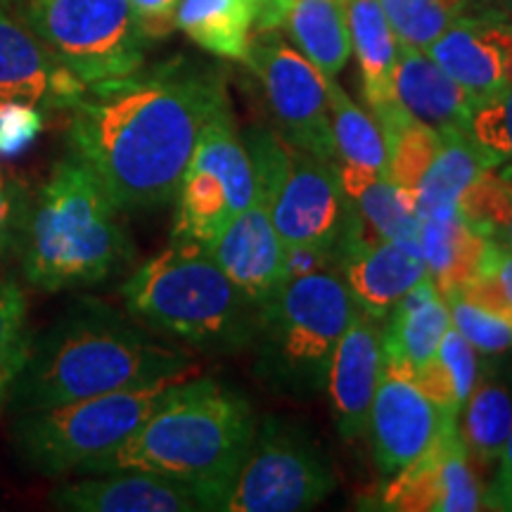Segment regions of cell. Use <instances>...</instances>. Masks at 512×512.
<instances>
[{"mask_svg": "<svg viewBox=\"0 0 512 512\" xmlns=\"http://www.w3.org/2000/svg\"><path fill=\"white\" fill-rule=\"evenodd\" d=\"M335 489L332 467L304 427L283 418L256 425L254 439L221 501L223 512H299Z\"/></svg>", "mask_w": 512, "mask_h": 512, "instance_id": "cell-10", "label": "cell"}, {"mask_svg": "<svg viewBox=\"0 0 512 512\" xmlns=\"http://www.w3.org/2000/svg\"><path fill=\"white\" fill-rule=\"evenodd\" d=\"M145 36L164 38L176 29V10L181 0H128Z\"/></svg>", "mask_w": 512, "mask_h": 512, "instance_id": "cell-40", "label": "cell"}, {"mask_svg": "<svg viewBox=\"0 0 512 512\" xmlns=\"http://www.w3.org/2000/svg\"><path fill=\"white\" fill-rule=\"evenodd\" d=\"M254 432V411L238 389L195 375L174 384L124 444L95 458L83 472L140 470L185 479L200 484L214 510H221Z\"/></svg>", "mask_w": 512, "mask_h": 512, "instance_id": "cell-3", "label": "cell"}, {"mask_svg": "<svg viewBox=\"0 0 512 512\" xmlns=\"http://www.w3.org/2000/svg\"><path fill=\"white\" fill-rule=\"evenodd\" d=\"M512 430V380L505 373L479 375L458 413V434L472 465L498 470Z\"/></svg>", "mask_w": 512, "mask_h": 512, "instance_id": "cell-27", "label": "cell"}, {"mask_svg": "<svg viewBox=\"0 0 512 512\" xmlns=\"http://www.w3.org/2000/svg\"><path fill=\"white\" fill-rule=\"evenodd\" d=\"M384 366L380 320L356 306L349 328L339 337L328 368V389L337 432L356 441L368 432L370 406Z\"/></svg>", "mask_w": 512, "mask_h": 512, "instance_id": "cell-17", "label": "cell"}, {"mask_svg": "<svg viewBox=\"0 0 512 512\" xmlns=\"http://www.w3.org/2000/svg\"><path fill=\"white\" fill-rule=\"evenodd\" d=\"M351 202H354V219L347 230L351 238L394 240L420 249L418 211L387 176L370 183Z\"/></svg>", "mask_w": 512, "mask_h": 512, "instance_id": "cell-30", "label": "cell"}, {"mask_svg": "<svg viewBox=\"0 0 512 512\" xmlns=\"http://www.w3.org/2000/svg\"><path fill=\"white\" fill-rule=\"evenodd\" d=\"M427 53L477 100L512 83V29L494 10L484 15L465 12Z\"/></svg>", "mask_w": 512, "mask_h": 512, "instance_id": "cell-18", "label": "cell"}, {"mask_svg": "<svg viewBox=\"0 0 512 512\" xmlns=\"http://www.w3.org/2000/svg\"><path fill=\"white\" fill-rule=\"evenodd\" d=\"M41 124V110L34 107H0V147L27 143Z\"/></svg>", "mask_w": 512, "mask_h": 512, "instance_id": "cell-41", "label": "cell"}, {"mask_svg": "<svg viewBox=\"0 0 512 512\" xmlns=\"http://www.w3.org/2000/svg\"><path fill=\"white\" fill-rule=\"evenodd\" d=\"M228 110L219 74L174 60L86 86L67 138L119 211H152L174 200L202 131Z\"/></svg>", "mask_w": 512, "mask_h": 512, "instance_id": "cell-1", "label": "cell"}, {"mask_svg": "<svg viewBox=\"0 0 512 512\" xmlns=\"http://www.w3.org/2000/svg\"><path fill=\"white\" fill-rule=\"evenodd\" d=\"M451 325L463 335L472 349L482 356H501L512 349V320L484 309L463 292L446 294Z\"/></svg>", "mask_w": 512, "mask_h": 512, "instance_id": "cell-34", "label": "cell"}, {"mask_svg": "<svg viewBox=\"0 0 512 512\" xmlns=\"http://www.w3.org/2000/svg\"><path fill=\"white\" fill-rule=\"evenodd\" d=\"M256 27L259 31L285 27L294 48L328 79H335L351 57L344 0H264Z\"/></svg>", "mask_w": 512, "mask_h": 512, "instance_id": "cell-23", "label": "cell"}, {"mask_svg": "<svg viewBox=\"0 0 512 512\" xmlns=\"http://www.w3.org/2000/svg\"><path fill=\"white\" fill-rule=\"evenodd\" d=\"M259 195L252 155L238 136L233 112L204 128L178 185V211L171 240L211 247L235 216Z\"/></svg>", "mask_w": 512, "mask_h": 512, "instance_id": "cell-11", "label": "cell"}, {"mask_svg": "<svg viewBox=\"0 0 512 512\" xmlns=\"http://www.w3.org/2000/svg\"><path fill=\"white\" fill-rule=\"evenodd\" d=\"M344 3H347L351 53L356 55L358 72H361L363 98L387 140L403 124L413 121L403 112L394 91L399 38L384 15L380 0H344Z\"/></svg>", "mask_w": 512, "mask_h": 512, "instance_id": "cell-21", "label": "cell"}, {"mask_svg": "<svg viewBox=\"0 0 512 512\" xmlns=\"http://www.w3.org/2000/svg\"><path fill=\"white\" fill-rule=\"evenodd\" d=\"M183 380L188 375L19 413L12 425V446L19 460L38 475L57 477L83 470L124 444L155 413L162 396Z\"/></svg>", "mask_w": 512, "mask_h": 512, "instance_id": "cell-7", "label": "cell"}, {"mask_svg": "<svg viewBox=\"0 0 512 512\" xmlns=\"http://www.w3.org/2000/svg\"><path fill=\"white\" fill-rule=\"evenodd\" d=\"M498 5H501V10H498L496 15L512 29V0H498Z\"/></svg>", "mask_w": 512, "mask_h": 512, "instance_id": "cell-45", "label": "cell"}, {"mask_svg": "<svg viewBox=\"0 0 512 512\" xmlns=\"http://www.w3.org/2000/svg\"><path fill=\"white\" fill-rule=\"evenodd\" d=\"M174 375L200 370L185 351L157 342L112 306L79 299L41 337H31L8 403L17 413L41 411Z\"/></svg>", "mask_w": 512, "mask_h": 512, "instance_id": "cell-2", "label": "cell"}, {"mask_svg": "<svg viewBox=\"0 0 512 512\" xmlns=\"http://www.w3.org/2000/svg\"><path fill=\"white\" fill-rule=\"evenodd\" d=\"M458 418L441 411L415 382L413 370L384 361L368 418L373 458L384 479L415 463Z\"/></svg>", "mask_w": 512, "mask_h": 512, "instance_id": "cell-13", "label": "cell"}, {"mask_svg": "<svg viewBox=\"0 0 512 512\" xmlns=\"http://www.w3.org/2000/svg\"><path fill=\"white\" fill-rule=\"evenodd\" d=\"M209 254L256 306L285 280V245L259 197L223 228Z\"/></svg>", "mask_w": 512, "mask_h": 512, "instance_id": "cell-20", "label": "cell"}, {"mask_svg": "<svg viewBox=\"0 0 512 512\" xmlns=\"http://www.w3.org/2000/svg\"><path fill=\"white\" fill-rule=\"evenodd\" d=\"M259 5V0H181L176 29L207 53L245 60Z\"/></svg>", "mask_w": 512, "mask_h": 512, "instance_id": "cell-28", "label": "cell"}, {"mask_svg": "<svg viewBox=\"0 0 512 512\" xmlns=\"http://www.w3.org/2000/svg\"><path fill=\"white\" fill-rule=\"evenodd\" d=\"M437 356L441 358V363H444L448 373H451L460 399V408H463L479 377L477 351L472 349V344L451 325V330H448L444 339H441Z\"/></svg>", "mask_w": 512, "mask_h": 512, "instance_id": "cell-37", "label": "cell"}, {"mask_svg": "<svg viewBox=\"0 0 512 512\" xmlns=\"http://www.w3.org/2000/svg\"><path fill=\"white\" fill-rule=\"evenodd\" d=\"M387 318L389 325L382 332L384 361L401 363L411 370L430 361L451 330V311L432 278H425L403 294Z\"/></svg>", "mask_w": 512, "mask_h": 512, "instance_id": "cell-26", "label": "cell"}, {"mask_svg": "<svg viewBox=\"0 0 512 512\" xmlns=\"http://www.w3.org/2000/svg\"><path fill=\"white\" fill-rule=\"evenodd\" d=\"M24 19L86 86L143 69L150 38L128 0H24Z\"/></svg>", "mask_w": 512, "mask_h": 512, "instance_id": "cell-9", "label": "cell"}, {"mask_svg": "<svg viewBox=\"0 0 512 512\" xmlns=\"http://www.w3.org/2000/svg\"><path fill=\"white\" fill-rule=\"evenodd\" d=\"M339 273L356 306L375 320L392 313L403 294L430 278L420 249L394 240H358L344 235Z\"/></svg>", "mask_w": 512, "mask_h": 512, "instance_id": "cell-19", "label": "cell"}, {"mask_svg": "<svg viewBox=\"0 0 512 512\" xmlns=\"http://www.w3.org/2000/svg\"><path fill=\"white\" fill-rule=\"evenodd\" d=\"M496 280L501 292L505 294L512 306V249L498 245V242L489 240V249H486V259H484V268Z\"/></svg>", "mask_w": 512, "mask_h": 512, "instance_id": "cell-42", "label": "cell"}, {"mask_svg": "<svg viewBox=\"0 0 512 512\" xmlns=\"http://www.w3.org/2000/svg\"><path fill=\"white\" fill-rule=\"evenodd\" d=\"M494 152L479 145L470 133H444L439 150L418 188V216L437 209L458 207L460 197L486 166L498 164Z\"/></svg>", "mask_w": 512, "mask_h": 512, "instance_id": "cell-29", "label": "cell"}, {"mask_svg": "<svg viewBox=\"0 0 512 512\" xmlns=\"http://www.w3.org/2000/svg\"><path fill=\"white\" fill-rule=\"evenodd\" d=\"M439 143L441 133L418 124V121H408L394 136L387 138V178L403 192V197L413 207L418 200L422 178H425L434 155H437Z\"/></svg>", "mask_w": 512, "mask_h": 512, "instance_id": "cell-33", "label": "cell"}, {"mask_svg": "<svg viewBox=\"0 0 512 512\" xmlns=\"http://www.w3.org/2000/svg\"><path fill=\"white\" fill-rule=\"evenodd\" d=\"M318 271H339V252L318 245L285 247V278Z\"/></svg>", "mask_w": 512, "mask_h": 512, "instance_id": "cell-39", "label": "cell"}, {"mask_svg": "<svg viewBox=\"0 0 512 512\" xmlns=\"http://www.w3.org/2000/svg\"><path fill=\"white\" fill-rule=\"evenodd\" d=\"M494 475L501 477V479H508V482H512V430H510L508 444H505L501 465H498V470L494 472Z\"/></svg>", "mask_w": 512, "mask_h": 512, "instance_id": "cell-44", "label": "cell"}, {"mask_svg": "<svg viewBox=\"0 0 512 512\" xmlns=\"http://www.w3.org/2000/svg\"><path fill=\"white\" fill-rule=\"evenodd\" d=\"M486 166L467 185L458 207L486 240L512 249V164Z\"/></svg>", "mask_w": 512, "mask_h": 512, "instance_id": "cell-31", "label": "cell"}, {"mask_svg": "<svg viewBox=\"0 0 512 512\" xmlns=\"http://www.w3.org/2000/svg\"><path fill=\"white\" fill-rule=\"evenodd\" d=\"M332 143L339 181L349 200L387 176V140L373 114L363 112L335 79H328Z\"/></svg>", "mask_w": 512, "mask_h": 512, "instance_id": "cell-24", "label": "cell"}, {"mask_svg": "<svg viewBox=\"0 0 512 512\" xmlns=\"http://www.w3.org/2000/svg\"><path fill=\"white\" fill-rule=\"evenodd\" d=\"M131 259L119 209L91 166L64 157L53 166L24 228V275L46 292L102 283Z\"/></svg>", "mask_w": 512, "mask_h": 512, "instance_id": "cell-4", "label": "cell"}, {"mask_svg": "<svg viewBox=\"0 0 512 512\" xmlns=\"http://www.w3.org/2000/svg\"><path fill=\"white\" fill-rule=\"evenodd\" d=\"M27 297L12 280H0V370L27 354Z\"/></svg>", "mask_w": 512, "mask_h": 512, "instance_id": "cell-36", "label": "cell"}, {"mask_svg": "<svg viewBox=\"0 0 512 512\" xmlns=\"http://www.w3.org/2000/svg\"><path fill=\"white\" fill-rule=\"evenodd\" d=\"M121 294L138 323L197 349H238L256 330L259 306L195 242L171 240L128 278Z\"/></svg>", "mask_w": 512, "mask_h": 512, "instance_id": "cell-5", "label": "cell"}, {"mask_svg": "<svg viewBox=\"0 0 512 512\" xmlns=\"http://www.w3.org/2000/svg\"><path fill=\"white\" fill-rule=\"evenodd\" d=\"M399 43L427 50L463 17L470 0H380Z\"/></svg>", "mask_w": 512, "mask_h": 512, "instance_id": "cell-32", "label": "cell"}, {"mask_svg": "<svg viewBox=\"0 0 512 512\" xmlns=\"http://www.w3.org/2000/svg\"><path fill=\"white\" fill-rule=\"evenodd\" d=\"M470 136L494 152L501 162L512 164V83L477 100L470 119Z\"/></svg>", "mask_w": 512, "mask_h": 512, "instance_id": "cell-35", "label": "cell"}, {"mask_svg": "<svg viewBox=\"0 0 512 512\" xmlns=\"http://www.w3.org/2000/svg\"><path fill=\"white\" fill-rule=\"evenodd\" d=\"M259 3H264V0H259ZM259 8H261V5H259Z\"/></svg>", "mask_w": 512, "mask_h": 512, "instance_id": "cell-47", "label": "cell"}, {"mask_svg": "<svg viewBox=\"0 0 512 512\" xmlns=\"http://www.w3.org/2000/svg\"><path fill=\"white\" fill-rule=\"evenodd\" d=\"M60 510L76 512H195L214 510V501L200 484L124 470L60 484L50 494Z\"/></svg>", "mask_w": 512, "mask_h": 512, "instance_id": "cell-15", "label": "cell"}, {"mask_svg": "<svg viewBox=\"0 0 512 512\" xmlns=\"http://www.w3.org/2000/svg\"><path fill=\"white\" fill-rule=\"evenodd\" d=\"M259 200L285 247L318 245L337 249L351 226L354 202L339 181L335 162L287 143L278 131L247 136Z\"/></svg>", "mask_w": 512, "mask_h": 512, "instance_id": "cell-8", "label": "cell"}, {"mask_svg": "<svg viewBox=\"0 0 512 512\" xmlns=\"http://www.w3.org/2000/svg\"><path fill=\"white\" fill-rule=\"evenodd\" d=\"M484 486L470 463L458 422H451L422 456L387 479L380 510L389 512H475Z\"/></svg>", "mask_w": 512, "mask_h": 512, "instance_id": "cell-14", "label": "cell"}, {"mask_svg": "<svg viewBox=\"0 0 512 512\" xmlns=\"http://www.w3.org/2000/svg\"><path fill=\"white\" fill-rule=\"evenodd\" d=\"M29 347H31V344H29ZM27 354H29V351H27ZM27 354L17 356L15 361L8 363V366L0 370V413H3V408L8 406L12 384H15L17 373H19V368H22V363H24V358H27Z\"/></svg>", "mask_w": 512, "mask_h": 512, "instance_id": "cell-43", "label": "cell"}, {"mask_svg": "<svg viewBox=\"0 0 512 512\" xmlns=\"http://www.w3.org/2000/svg\"><path fill=\"white\" fill-rule=\"evenodd\" d=\"M27 219L29 204L24 202L22 188L0 169V256L24 240Z\"/></svg>", "mask_w": 512, "mask_h": 512, "instance_id": "cell-38", "label": "cell"}, {"mask_svg": "<svg viewBox=\"0 0 512 512\" xmlns=\"http://www.w3.org/2000/svg\"><path fill=\"white\" fill-rule=\"evenodd\" d=\"M86 83L64 69L34 31L0 8V107H72Z\"/></svg>", "mask_w": 512, "mask_h": 512, "instance_id": "cell-16", "label": "cell"}, {"mask_svg": "<svg viewBox=\"0 0 512 512\" xmlns=\"http://www.w3.org/2000/svg\"><path fill=\"white\" fill-rule=\"evenodd\" d=\"M420 219V252L441 297L460 290L484 268L489 240L465 219L460 207L437 209Z\"/></svg>", "mask_w": 512, "mask_h": 512, "instance_id": "cell-25", "label": "cell"}, {"mask_svg": "<svg viewBox=\"0 0 512 512\" xmlns=\"http://www.w3.org/2000/svg\"><path fill=\"white\" fill-rule=\"evenodd\" d=\"M475 3H482V5H491V3H498V0H470V5Z\"/></svg>", "mask_w": 512, "mask_h": 512, "instance_id": "cell-46", "label": "cell"}, {"mask_svg": "<svg viewBox=\"0 0 512 512\" xmlns=\"http://www.w3.org/2000/svg\"><path fill=\"white\" fill-rule=\"evenodd\" d=\"M396 100L418 124L444 133H470L477 98L448 76L427 50L399 43L394 74Z\"/></svg>", "mask_w": 512, "mask_h": 512, "instance_id": "cell-22", "label": "cell"}, {"mask_svg": "<svg viewBox=\"0 0 512 512\" xmlns=\"http://www.w3.org/2000/svg\"><path fill=\"white\" fill-rule=\"evenodd\" d=\"M15 3H19V0H15Z\"/></svg>", "mask_w": 512, "mask_h": 512, "instance_id": "cell-48", "label": "cell"}, {"mask_svg": "<svg viewBox=\"0 0 512 512\" xmlns=\"http://www.w3.org/2000/svg\"><path fill=\"white\" fill-rule=\"evenodd\" d=\"M242 62L259 79L275 131L299 150L335 162L328 76L275 29L252 36Z\"/></svg>", "mask_w": 512, "mask_h": 512, "instance_id": "cell-12", "label": "cell"}, {"mask_svg": "<svg viewBox=\"0 0 512 512\" xmlns=\"http://www.w3.org/2000/svg\"><path fill=\"white\" fill-rule=\"evenodd\" d=\"M356 302L339 271L285 278L259 306V375L292 396L325 389L339 337L349 328Z\"/></svg>", "mask_w": 512, "mask_h": 512, "instance_id": "cell-6", "label": "cell"}]
</instances>
